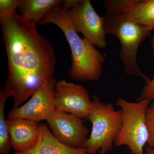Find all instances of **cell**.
Returning <instances> with one entry per match:
<instances>
[{"mask_svg": "<svg viewBox=\"0 0 154 154\" xmlns=\"http://www.w3.org/2000/svg\"><path fill=\"white\" fill-rule=\"evenodd\" d=\"M0 23L8 66L3 91L14 98L15 109L54 78L56 59L36 24L17 12L0 17Z\"/></svg>", "mask_w": 154, "mask_h": 154, "instance_id": "cell-1", "label": "cell"}, {"mask_svg": "<svg viewBox=\"0 0 154 154\" xmlns=\"http://www.w3.org/2000/svg\"><path fill=\"white\" fill-rule=\"evenodd\" d=\"M38 24L43 26L54 24L64 34L71 50L70 78L75 81L88 82L97 81L102 77L105 56L85 38L80 37L61 6L48 12Z\"/></svg>", "mask_w": 154, "mask_h": 154, "instance_id": "cell-2", "label": "cell"}, {"mask_svg": "<svg viewBox=\"0 0 154 154\" xmlns=\"http://www.w3.org/2000/svg\"><path fill=\"white\" fill-rule=\"evenodd\" d=\"M104 18L107 34L116 36L120 41L121 48L119 57L124 66V72L128 75L149 78L143 74L137 63V52L140 45L150 35L151 30L143 25L130 21L124 14L106 12Z\"/></svg>", "mask_w": 154, "mask_h": 154, "instance_id": "cell-3", "label": "cell"}, {"mask_svg": "<svg viewBox=\"0 0 154 154\" xmlns=\"http://www.w3.org/2000/svg\"><path fill=\"white\" fill-rule=\"evenodd\" d=\"M93 98L88 119L92 128L86 149L88 154H96L99 152L106 154L113 149L121 128L122 112L115 110L112 104L101 102L96 95Z\"/></svg>", "mask_w": 154, "mask_h": 154, "instance_id": "cell-4", "label": "cell"}, {"mask_svg": "<svg viewBox=\"0 0 154 154\" xmlns=\"http://www.w3.org/2000/svg\"><path fill=\"white\" fill-rule=\"evenodd\" d=\"M151 102L147 99L131 102L119 98L116 104L121 108L122 123L114 140L116 146H127L131 154H145L144 147L148 140L146 111Z\"/></svg>", "mask_w": 154, "mask_h": 154, "instance_id": "cell-5", "label": "cell"}, {"mask_svg": "<svg viewBox=\"0 0 154 154\" xmlns=\"http://www.w3.org/2000/svg\"><path fill=\"white\" fill-rule=\"evenodd\" d=\"M67 14L77 33L82 34L95 47L104 48L107 46L104 17L96 13L90 0H82Z\"/></svg>", "mask_w": 154, "mask_h": 154, "instance_id": "cell-6", "label": "cell"}, {"mask_svg": "<svg viewBox=\"0 0 154 154\" xmlns=\"http://www.w3.org/2000/svg\"><path fill=\"white\" fill-rule=\"evenodd\" d=\"M46 121L51 132L58 140L71 147L86 149L90 135L82 118L55 110Z\"/></svg>", "mask_w": 154, "mask_h": 154, "instance_id": "cell-7", "label": "cell"}, {"mask_svg": "<svg viewBox=\"0 0 154 154\" xmlns=\"http://www.w3.org/2000/svg\"><path fill=\"white\" fill-rule=\"evenodd\" d=\"M56 110L88 119L92 106L89 93L82 86L62 80L54 88Z\"/></svg>", "mask_w": 154, "mask_h": 154, "instance_id": "cell-8", "label": "cell"}, {"mask_svg": "<svg viewBox=\"0 0 154 154\" xmlns=\"http://www.w3.org/2000/svg\"><path fill=\"white\" fill-rule=\"evenodd\" d=\"M57 82L54 78L36 91L25 105L16 109H12L8 118H22L37 122L47 120L56 110L54 88Z\"/></svg>", "mask_w": 154, "mask_h": 154, "instance_id": "cell-9", "label": "cell"}, {"mask_svg": "<svg viewBox=\"0 0 154 154\" xmlns=\"http://www.w3.org/2000/svg\"><path fill=\"white\" fill-rule=\"evenodd\" d=\"M12 148L21 152L33 148L38 143L40 131L38 122L22 118L7 120Z\"/></svg>", "mask_w": 154, "mask_h": 154, "instance_id": "cell-10", "label": "cell"}, {"mask_svg": "<svg viewBox=\"0 0 154 154\" xmlns=\"http://www.w3.org/2000/svg\"><path fill=\"white\" fill-rule=\"evenodd\" d=\"M40 134L38 143L33 148L14 154H88L86 149L71 147L58 140L51 132L48 126L38 124Z\"/></svg>", "mask_w": 154, "mask_h": 154, "instance_id": "cell-11", "label": "cell"}, {"mask_svg": "<svg viewBox=\"0 0 154 154\" xmlns=\"http://www.w3.org/2000/svg\"><path fill=\"white\" fill-rule=\"evenodd\" d=\"M62 0H20L18 9L25 19L36 24L48 12L61 6Z\"/></svg>", "mask_w": 154, "mask_h": 154, "instance_id": "cell-12", "label": "cell"}, {"mask_svg": "<svg viewBox=\"0 0 154 154\" xmlns=\"http://www.w3.org/2000/svg\"><path fill=\"white\" fill-rule=\"evenodd\" d=\"M125 15L130 21L152 31L154 29V0H139Z\"/></svg>", "mask_w": 154, "mask_h": 154, "instance_id": "cell-13", "label": "cell"}, {"mask_svg": "<svg viewBox=\"0 0 154 154\" xmlns=\"http://www.w3.org/2000/svg\"><path fill=\"white\" fill-rule=\"evenodd\" d=\"M8 97L0 88V154H10L11 138L5 115V106Z\"/></svg>", "mask_w": 154, "mask_h": 154, "instance_id": "cell-14", "label": "cell"}, {"mask_svg": "<svg viewBox=\"0 0 154 154\" xmlns=\"http://www.w3.org/2000/svg\"><path fill=\"white\" fill-rule=\"evenodd\" d=\"M139 0H105L106 12L118 14H126L138 2Z\"/></svg>", "mask_w": 154, "mask_h": 154, "instance_id": "cell-15", "label": "cell"}, {"mask_svg": "<svg viewBox=\"0 0 154 154\" xmlns=\"http://www.w3.org/2000/svg\"><path fill=\"white\" fill-rule=\"evenodd\" d=\"M146 118L148 131L147 144L149 146L154 148V101L151 102L147 108Z\"/></svg>", "mask_w": 154, "mask_h": 154, "instance_id": "cell-16", "label": "cell"}, {"mask_svg": "<svg viewBox=\"0 0 154 154\" xmlns=\"http://www.w3.org/2000/svg\"><path fill=\"white\" fill-rule=\"evenodd\" d=\"M150 44L154 54V35L151 39ZM143 99H147L151 102L154 101V77L152 79H149L146 82L138 101Z\"/></svg>", "mask_w": 154, "mask_h": 154, "instance_id": "cell-17", "label": "cell"}, {"mask_svg": "<svg viewBox=\"0 0 154 154\" xmlns=\"http://www.w3.org/2000/svg\"><path fill=\"white\" fill-rule=\"evenodd\" d=\"M20 0H1L0 17H5L16 12Z\"/></svg>", "mask_w": 154, "mask_h": 154, "instance_id": "cell-18", "label": "cell"}, {"mask_svg": "<svg viewBox=\"0 0 154 154\" xmlns=\"http://www.w3.org/2000/svg\"><path fill=\"white\" fill-rule=\"evenodd\" d=\"M82 0H66L64 1L61 8L65 12H68L81 2Z\"/></svg>", "mask_w": 154, "mask_h": 154, "instance_id": "cell-19", "label": "cell"}, {"mask_svg": "<svg viewBox=\"0 0 154 154\" xmlns=\"http://www.w3.org/2000/svg\"><path fill=\"white\" fill-rule=\"evenodd\" d=\"M145 154H154V148L147 146L146 148Z\"/></svg>", "mask_w": 154, "mask_h": 154, "instance_id": "cell-20", "label": "cell"}, {"mask_svg": "<svg viewBox=\"0 0 154 154\" xmlns=\"http://www.w3.org/2000/svg\"><path fill=\"white\" fill-rule=\"evenodd\" d=\"M99 154H105L104 153H102L101 152H99Z\"/></svg>", "mask_w": 154, "mask_h": 154, "instance_id": "cell-21", "label": "cell"}]
</instances>
